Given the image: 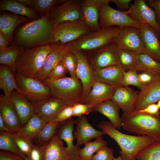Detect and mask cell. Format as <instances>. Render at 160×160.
<instances>
[{
  "mask_svg": "<svg viewBox=\"0 0 160 160\" xmlns=\"http://www.w3.org/2000/svg\"><path fill=\"white\" fill-rule=\"evenodd\" d=\"M123 129L140 136H148L160 141V115H154L137 111L121 116Z\"/></svg>",
  "mask_w": 160,
  "mask_h": 160,
  "instance_id": "3",
  "label": "cell"
},
{
  "mask_svg": "<svg viewBox=\"0 0 160 160\" xmlns=\"http://www.w3.org/2000/svg\"><path fill=\"white\" fill-rule=\"evenodd\" d=\"M25 160H28V159L27 158H26L25 159Z\"/></svg>",
  "mask_w": 160,
  "mask_h": 160,
  "instance_id": "59",
  "label": "cell"
},
{
  "mask_svg": "<svg viewBox=\"0 0 160 160\" xmlns=\"http://www.w3.org/2000/svg\"><path fill=\"white\" fill-rule=\"evenodd\" d=\"M0 149L11 153L24 159L27 158V156L20 149L15 142L5 132H0Z\"/></svg>",
  "mask_w": 160,
  "mask_h": 160,
  "instance_id": "38",
  "label": "cell"
},
{
  "mask_svg": "<svg viewBox=\"0 0 160 160\" xmlns=\"http://www.w3.org/2000/svg\"><path fill=\"white\" fill-rule=\"evenodd\" d=\"M65 0H31V7L38 12L41 16L49 14L55 7L64 2Z\"/></svg>",
  "mask_w": 160,
  "mask_h": 160,
  "instance_id": "37",
  "label": "cell"
},
{
  "mask_svg": "<svg viewBox=\"0 0 160 160\" xmlns=\"http://www.w3.org/2000/svg\"><path fill=\"white\" fill-rule=\"evenodd\" d=\"M94 80L108 84L115 89L123 86L125 71L119 65L93 71Z\"/></svg>",
  "mask_w": 160,
  "mask_h": 160,
  "instance_id": "19",
  "label": "cell"
},
{
  "mask_svg": "<svg viewBox=\"0 0 160 160\" xmlns=\"http://www.w3.org/2000/svg\"><path fill=\"white\" fill-rule=\"evenodd\" d=\"M55 26L49 14L41 17L21 27L12 39V45L21 50L54 44Z\"/></svg>",
  "mask_w": 160,
  "mask_h": 160,
  "instance_id": "1",
  "label": "cell"
},
{
  "mask_svg": "<svg viewBox=\"0 0 160 160\" xmlns=\"http://www.w3.org/2000/svg\"><path fill=\"white\" fill-rule=\"evenodd\" d=\"M20 50L12 45L0 49V63L6 65L14 72L17 56Z\"/></svg>",
  "mask_w": 160,
  "mask_h": 160,
  "instance_id": "36",
  "label": "cell"
},
{
  "mask_svg": "<svg viewBox=\"0 0 160 160\" xmlns=\"http://www.w3.org/2000/svg\"><path fill=\"white\" fill-rule=\"evenodd\" d=\"M73 52L77 63L76 76L81 81L83 88V95L80 103H81L89 94L94 81L93 71L84 52L78 51Z\"/></svg>",
  "mask_w": 160,
  "mask_h": 160,
  "instance_id": "14",
  "label": "cell"
},
{
  "mask_svg": "<svg viewBox=\"0 0 160 160\" xmlns=\"http://www.w3.org/2000/svg\"><path fill=\"white\" fill-rule=\"evenodd\" d=\"M52 45V48L45 59L42 68L35 78L42 81L47 79L51 71L68 51L65 44H54Z\"/></svg>",
  "mask_w": 160,
  "mask_h": 160,
  "instance_id": "22",
  "label": "cell"
},
{
  "mask_svg": "<svg viewBox=\"0 0 160 160\" xmlns=\"http://www.w3.org/2000/svg\"><path fill=\"white\" fill-rule=\"evenodd\" d=\"M73 116L78 117L88 115L93 111L90 106L81 103H77L73 106Z\"/></svg>",
  "mask_w": 160,
  "mask_h": 160,
  "instance_id": "46",
  "label": "cell"
},
{
  "mask_svg": "<svg viewBox=\"0 0 160 160\" xmlns=\"http://www.w3.org/2000/svg\"><path fill=\"white\" fill-rule=\"evenodd\" d=\"M58 122L51 121L47 123L37 135L35 138L37 144L43 145L48 142L55 135Z\"/></svg>",
  "mask_w": 160,
  "mask_h": 160,
  "instance_id": "39",
  "label": "cell"
},
{
  "mask_svg": "<svg viewBox=\"0 0 160 160\" xmlns=\"http://www.w3.org/2000/svg\"><path fill=\"white\" fill-rule=\"evenodd\" d=\"M46 123L45 121L35 113L16 133L19 135L33 139Z\"/></svg>",
  "mask_w": 160,
  "mask_h": 160,
  "instance_id": "32",
  "label": "cell"
},
{
  "mask_svg": "<svg viewBox=\"0 0 160 160\" xmlns=\"http://www.w3.org/2000/svg\"><path fill=\"white\" fill-rule=\"evenodd\" d=\"M113 160H124L121 156H119L117 158L114 157Z\"/></svg>",
  "mask_w": 160,
  "mask_h": 160,
  "instance_id": "57",
  "label": "cell"
},
{
  "mask_svg": "<svg viewBox=\"0 0 160 160\" xmlns=\"http://www.w3.org/2000/svg\"><path fill=\"white\" fill-rule=\"evenodd\" d=\"M10 44L8 39L0 32V49L9 47Z\"/></svg>",
  "mask_w": 160,
  "mask_h": 160,
  "instance_id": "54",
  "label": "cell"
},
{
  "mask_svg": "<svg viewBox=\"0 0 160 160\" xmlns=\"http://www.w3.org/2000/svg\"><path fill=\"white\" fill-rule=\"evenodd\" d=\"M139 92L129 86H121L115 89L111 100L122 110L123 113H131L134 111V105Z\"/></svg>",
  "mask_w": 160,
  "mask_h": 160,
  "instance_id": "24",
  "label": "cell"
},
{
  "mask_svg": "<svg viewBox=\"0 0 160 160\" xmlns=\"http://www.w3.org/2000/svg\"><path fill=\"white\" fill-rule=\"evenodd\" d=\"M157 104L158 105L160 109V99L157 102Z\"/></svg>",
  "mask_w": 160,
  "mask_h": 160,
  "instance_id": "58",
  "label": "cell"
},
{
  "mask_svg": "<svg viewBox=\"0 0 160 160\" xmlns=\"http://www.w3.org/2000/svg\"><path fill=\"white\" fill-rule=\"evenodd\" d=\"M0 88L4 91L5 96L8 98L10 97L14 89L22 94L13 72L7 66L2 65L0 66Z\"/></svg>",
  "mask_w": 160,
  "mask_h": 160,
  "instance_id": "31",
  "label": "cell"
},
{
  "mask_svg": "<svg viewBox=\"0 0 160 160\" xmlns=\"http://www.w3.org/2000/svg\"><path fill=\"white\" fill-rule=\"evenodd\" d=\"M141 53L119 48L120 65L125 72L137 71L139 56Z\"/></svg>",
  "mask_w": 160,
  "mask_h": 160,
  "instance_id": "33",
  "label": "cell"
},
{
  "mask_svg": "<svg viewBox=\"0 0 160 160\" xmlns=\"http://www.w3.org/2000/svg\"><path fill=\"white\" fill-rule=\"evenodd\" d=\"M159 37H160V34H159Z\"/></svg>",
  "mask_w": 160,
  "mask_h": 160,
  "instance_id": "60",
  "label": "cell"
},
{
  "mask_svg": "<svg viewBox=\"0 0 160 160\" xmlns=\"http://www.w3.org/2000/svg\"><path fill=\"white\" fill-rule=\"evenodd\" d=\"M0 114L6 126L14 133L22 127L19 116L9 98L4 94L0 96Z\"/></svg>",
  "mask_w": 160,
  "mask_h": 160,
  "instance_id": "25",
  "label": "cell"
},
{
  "mask_svg": "<svg viewBox=\"0 0 160 160\" xmlns=\"http://www.w3.org/2000/svg\"><path fill=\"white\" fill-rule=\"evenodd\" d=\"M145 1L147 4L155 11L157 21L160 25V0Z\"/></svg>",
  "mask_w": 160,
  "mask_h": 160,
  "instance_id": "51",
  "label": "cell"
},
{
  "mask_svg": "<svg viewBox=\"0 0 160 160\" xmlns=\"http://www.w3.org/2000/svg\"><path fill=\"white\" fill-rule=\"evenodd\" d=\"M61 61L70 74L71 77L77 78L76 75L77 63L73 53L69 51L67 52L63 57Z\"/></svg>",
  "mask_w": 160,
  "mask_h": 160,
  "instance_id": "42",
  "label": "cell"
},
{
  "mask_svg": "<svg viewBox=\"0 0 160 160\" xmlns=\"http://www.w3.org/2000/svg\"><path fill=\"white\" fill-rule=\"evenodd\" d=\"M33 104L35 113L46 123L52 121L59 113L68 106L62 100L52 97Z\"/></svg>",
  "mask_w": 160,
  "mask_h": 160,
  "instance_id": "20",
  "label": "cell"
},
{
  "mask_svg": "<svg viewBox=\"0 0 160 160\" xmlns=\"http://www.w3.org/2000/svg\"><path fill=\"white\" fill-rule=\"evenodd\" d=\"M43 82L49 87L52 97L62 100L68 106L80 103L83 88L81 81L77 78L47 79Z\"/></svg>",
  "mask_w": 160,
  "mask_h": 160,
  "instance_id": "5",
  "label": "cell"
},
{
  "mask_svg": "<svg viewBox=\"0 0 160 160\" xmlns=\"http://www.w3.org/2000/svg\"><path fill=\"white\" fill-rule=\"evenodd\" d=\"M7 134L15 142L20 149L27 156L35 145L31 138L21 136L16 133H7Z\"/></svg>",
  "mask_w": 160,
  "mask_h": 160,
  "instance_id": "41",
  "label": "cell"
},
{
  "mask_svg": "<svg viewBox=\"0 0 160 160\" xmlns=\"http://www.w3.org/2000/svg\"><path fill=\"white\" fill-rule=\"evenodd\" d=\"M99 22L100 29L112 26H118L121 28L126 27H132L138 29L141 24L131 18L129 15V11H122L116 9L108 4L100 7Z\"/></svg>",
  "mask_w": 160,
  "mask_h": 160,
  "instance_id": "8",
  "label": "cell"
},
{
  "mask_svg": "<svg viewBox=\"0 0 160 160\" xmlns=\"http://www.w3.org/2000/svg\"><path fill=\"white\" fill-rule=\"evenodd\" d=\"M92 32L82 20L56 25L54 44H65L75 41Z\"/></svg>",
  "mask_w": 160,
  "mask_h": 160,
  "instance_id": "10",
  "label": "cell"
},
{
  "mask_svg": "<svg viewBox=\"0 0 160 160\" xmlns=\"http://www.w3.org/2000/svg\"><path fill=\"white\" fill-rule=\"evenodd\" d=\"M120 108L111 100L99 104L93 108V111L107 117L117 129L122 127V122L119 116Z\"/></svg>",
  "mask_w": 160,
  "mask_h": 160,
  "instance_id": "29",
  "label": "cell"
},
{
  "mask_svg": "<svg viewBox=\"0 0 160 160\" xmlns=\"http://www.w3.org/2000/svg\"><path fill=\"white\" fill-rule=\"evenodd\" d=\"M160 99V74H157L153 81L139 91L134 105V111L156 103Z\"/></svg>",
  "mask_w": 160,
  "mask_h": 160,
  "instance_id": "17",
  "label": "cell"
},
{
  "mask_svg": "<svg viewBox=\"0 0 160 160\" xmlns=\"http://www.w3.org/2000/svg\"><path fill=\"white\" fill-rule=\"evenodd\" d=\"M28 160H43L42 146L36 144L27 156Z\"/></svg>",
  "mask_w": 160,
  "mask_h": 160,
  "instance_id": "48",
  "label": "cell"
},
{
  "mask_svg": "<svg viewBox=\"0 0 160 160\" xmlns=\"http://www.w3.org/2000/svg\"><path fill=\"white\" fill-rule=\"evenodd\" d=\"M9 98L17 112L22 126L35 113L33 104L16 90L13 91Z\"/></svg>",
  "mask_w": 160,
  "mask_h": 160,
  "instance_id": "27",
  "label": "cell"
},
{
  "mask_svg": "<svg viewBox=\"0 0 160 160\" xmlns=\"http://www.w3.org/2000/svg\"><path fill=\"white\" fill-rule=\"evenodd\" d=\"M137 71H147L156 75L160 74V62L148 55L141 53L139 56Z\"/></svg>",
  "mask_w": 160,
  "mask_h": 160,
  "instance_id": "35",
  "label": "cell"
},
{
  "mask_svg": "<svg viewBox=\"0 0 160 160\" xmlns=\"http://www.w3.org/2000/svg\"><path fill=\"white\" fill-rule=\"evenodd\" d=\"M24 158L8 151L1 150L0 160H25Z\"/></svg>",
  "mask_w": 160,
  "mask_h": 160,
  "instance_id": "53",
  "label": "cell"
},
{
  "mask_svg": "<svg viewBox=\"0 0 160 160\" xmlns=\"http://www.w3.org/2000/svg\"><path fill=\"white\" fill-rule=\"evenodd\" d=\"M97 127L113 139L119 146L124 160H137L139 153L156 140L148 136H133L123 133L109 121H102Z\"/></svg>",
  "mask_w": 160,
  "mask_h": 160,
  "instance_id": "2",
  "label": "cell"
},
{
  "mask_svg": "<svg viewBox=\"0 0 160 160\" xmlns=\"http://www.w3.org/2000/svg\"><path fill=\"white\" fill-rule=\"evenodd\" d=\"M0 130L9 133H14V132L8 129L5 124L3 119L0 114Z\"/></svg>",
  "mask_w": 160,
  "mask_h": 160,
  "instance_id": "55",
  "label": "cell"
},
{
  "mask_svg": "<svg viewBox=\"0 0 160 160\" xmlns=\"http://www.w3.org/2000/svg\"><path fill=\"white\" fill-rule=\"evenodd\" d=\"M139 30L145 54L160 62V38L158 33L146 24H141Z\"/></svg>",
  "mask_w": 160,
  "mask_h": 160,
  "instance_id": "18",
  "label": "cell"
},
{
  "mask_svg": "<svg viewBox=\"0 0 160 160\" xmlns=\"http://www.w3.org/2000/svg\"><path fill=\"white\" fill-rule=\"evenodd\" d=\"M14 74L22 94L33 103H38L52 97L49 87L36 78Z\"/></svg>",
  "mask_w": 160,
  "mask_h": 160,
  "instance_id": "7",
  "label": "cell"
},
{
  "mask_svg": "<svg viewBox=\"0 0 160 160\" xmlns=\"http://www.w3.org/2000/svg\"><path fill=\"white\" fill-rule=\"evenodd\" d=\"M156 75L147 71H142L137 74L140 81L144 85L153 81Z\"/></svg>",
  "mask_w": 160,
  "mask_h": 160,
  "instance_id": "49",
  "label": "cell"
},
{
  "mask_svg": "<svg viewBox=\"0 0 160 160\" xmlns=\"http://www.w3.org/2000/svg\"><path fill=\"white\" fill-rule=\"evenodd\" d=\"M18 1L27 6L31 7V0H17Z\"/></svg>",
  "mask_w": 160,
  "mask_h": 160,
  "instance_id": "56",
  "label": "cell"
},
{
  "mask_svg": "<svg viewBox=\"0 0 160 160\" xmlns=\"http://www.w3.org/2000/svg\"><path fill=\"white\" fill-rule=\"evenodd\" d=\"M68 72L66 68L60 61L50 72L47 79H59L65 77Z\"/></svg>",
  "mask_w": 160,
  "mask_h": 160,
  "instance_id": "45",
  "label": "cell"
},
{
  "mask_svg": "<svg viewBox=\"0 0 160 160\" xmlns=\"http://www.w3.org/2000/svg\"><path fill=\"white\" fill-rule=\"evenodd\" d=\"M132 1L131 0H111V2L116 5L119 10L126 11L129 9Z\"/></svg>",
  "mask_w": 160,
  "mask_h": 160,
  "instance_id": "52",
  "label": "cell"
},
{
  "mask_svg": "<svg viewBox=\"0 0 160 160\" xmlns=\"http://www.w3.org/2000/svg\"><path fill=\"white\" fill-rule=\"evenodd\" d=\"M76 124L74 136L76 141V145L78 147L92 139L102 137L106 135L102 130H98L93 127L84 115L78 117L76 120Z\"/></svg>",
  "mask_w": 160,
  "mask_h": 160,
  "instance_id": "21",
  "label": "cell"
},
{
  "mask_svg": "<svg viewBox=\"0 0 160 160\" xmlns=\"http://www.w3.org/2000/svg\"><path fill=\"white\" fill-rule=\"evenodd\" d=\"M73 116V106H67L62 109L52 121L59 122L71 118Z\"/></svg>",
  "mask_w": 160,
  "mask_h": 160,
  "instance_id": "47",
  "label": "cell"
},
{
  "mask_svg": "<svg viewBox=\"0 0 160 160\" xmlns=\"http://www.w3.org/2000/svg\"><path fill=\"white\" fill-rule=\"evenodd\" d=\"M82 148H79V157L80 160H91L94 154L100 148L107 145V142L102 138L99 137L93 141H90L85 143Z\"/></svg>",
  "mask_w": 160,
  "mask_h": 160,
  "instance_id": "34",
  "label": "cell"
},
{
  "mask_svg": "<svg viewBox=\"0 0 160 160\" xmlns=\"http://www.w3.org/2000/svg\"><path fill=\"white\" fill-rule=\"evenodd\" d=\"M49 15L55 25L63 23L81 20L80 0H65L63 3L53 8Z\"/></svg>",
  "mask_w": 160,
  "mask_h": 160,
  "instance_id": "11",
  "label": "cell"
},
{
  "mask_svg": "<svg viewBox=\"0 0 160 160\" xmlns=\"http://www.w3.org/2000/svg\"><path fill=\"white\" fill-rule=\"evenodd\" d=\"M113 150L105 145L99 149L94 155L91 160H113Z\"/></svg>",
  "mask_w": 160,
  "mask_h": 160,
  "instance_id": "44",
  "label": "cell"
},
{
  "mask_svg": "<svg viewBox=\"0 0 160 160\" xmlns=\"http://www.w3.org/2000/svg\"><path fill=\"white\" fill-rule=\"evenodd\" d=\"M29 19L25 17L16 14L1 12L0 32L11 44L13 33L15 28L20 24Z\"/></svg>",
  "mask_w": 160,
  "mask_h": 160,
  "instance_id": "28",
  "label": "cell"
},
{
  "mask_svg": "<svg viewBox=\"0 0 160 160\" xmlns=\"http://www.w3.org/2000/svg\"><path fill=\"white\" fill-rule=\"evenodd\" d=\"M137 160H160V141H156L140 151Z\"/></svg>",
  "mask_w": 160,
  "mask_h": 160,
  "instance_id": "40",
  "label": "cell"
},
{
  "mask_svg": "<svg viewBox=\"0 0 160 160\" xmlns=\"http://www.w3.org/2000/svg\"><path fill=\"white\" fill-rule=\"evenodd\" d=\"M111 2V0H80L82 20L92 31L100 29V7Z\"/></svg>",
  "mask_w": 160,
  "mask_h": 160,
  "instance_id": "15",
  "label": "cell"
},
{
  "mask_svg": "<svg viewBox=\"0 0 160 160\" xmlns=\"http://www.w3.org/2000/svg\"><path fill=\"white\" fill-rule=\"evenodd\" d=\"M159 109L157 104L155 103L150 104L144 108L137 111L150 115L158 116L160 115Z\"/></svg>",
  "mask_w": 160,
  "mask_h": 160,
  "instance_id": "50",
  "label": "cell"
},
{
  "mask_svg": "<svg viewBox=\"0 0 160 160\" xmlns=\"http://www.w3.org/2000/svg\"><path fill=\"white\" fill-rule=\"evenodd\" d=\"M42 147L43 160H80L79 156L71 153L55 135Z\"/></svg>",
  "mask_w": 160,
  "mask_h": 160,
  "instance_id": "16",
  "label": "cell"
},
{
  "mask_svg": "<svg viewBox=\"0 0 160 160\" xmlns=\"http://www.w3.org/2000/svg\"><path fill=\"white\" fill-rule=\"evenodd\" d=\"M76 124V120L70 118L58 122L56 128L55 135L60 140L65 142L67 148L73 155L79 156V147L74 144V127Z\"/></svg>",
  "mask_w": 160,
  "mask_h": 160,
  "instance_id": "26",
  "label": "cell"
},
{
  "mask_svg": "<svg viewBox=\"0 0 160 160\" xmlns=\"http://www.w3.org/2000/svg\"><path fill=\"white\" fill-rule=\"evenodd\" d=\"M129 15L133 19L141 24H146L160 33V25L156 19L154 10L150 7L145 0H135L130 4Z\"/></svg>",
  "mask_w": 160,
  "mask_h": 160,
  "instance_id": "12",
  "label": "cell"
},
{
  "mask_svg": "<svg viewBox=\"0 0 160 160\" xmlns=\"http://www.w3.org/2000/svg\"><path fill=\"white\" fill-rule=\"evenodd\" d=\"M121 28L112 26L90 32L73 42L65 44L68 51L88 52L96 50L112 42Z\"/></svg>",
  "mask_w": 160,
  "mask_h": 160,
  "instance_id": "6",
  "label": "cell"
},
{
  "mask_svg": "<svg viewBox=\"0 0 160 160\" xmlns=\"http://www.w3.org/2000/svg\"><path fill=\"white\" fill-rule=\"evenodd\" d=\"M0 9L10 12L15 14L36 20L41 17L33 9L15 0H2L0 2Z\"/></svg>",
  "mask_w": 160,
  "mask_h": 160,
  "instance_id": "30",
  "label": "cell"
},
{
  "mask_svg": "<svg viewBox=\"0 0 160 160\" xmlns=\"http://www.w3.org/2000/svg\"><path fill=\"white\" fill-rule=\"evenodd\" d=\"M113 42L119 48L145 53L138 28L130 26L121 28Z\"/></svg>",
  "mask_w": 160,
  "mask_h": 160,
  "instance_id": "13",
  "label": "cell"
},
{
  "mask_svg": "<svg viewBox=\"0 0 160 160\" xmlns=\"http://www.w3.org/2000/svg\"><path fill=\"white\" fill-rule=\"evenodd\" d=\"M85 52L93 71L120 65L119 48L113 42L100 49Z\"/></svg>",
  "mask_w": 160,
  "mask_h": 160,
  "instance_id": "9",
  "label": "cell"
},
{
  "mask_svg": "<svg viewBox=\"0 0 160 160\" xmlns=\"http://www.w3.org/2000/svg\"><path fill=\"white\" fill-rule=\"evenodd\" d=\"M115 90V88L108 84L94 80L89 94L81 103L93 108L99 104L111 100Z\"/></svg>",
  "mask_w": 160,
  "mask_h": 160,
  "instance_id": "23",
  "label": "cell"
},
{
  "mask_svg": "<svg viewBox=\"0 0 160 160\" xmlns=\"http://www.w3.org/2000/svg\"><path fill=\"white\" fill-rule=\"evenodd\" d=\"M52 47V44H48L20 50L13 72L22 76L35 78Z\"/></svg>",
  "mask_w": 160,
  "mask_h": 160,
  "instance_id": "4",
  "label": "cell"
},
{
  "mask_svg": "<svg viewBox=\"0 0 160 160\" xmlns=\"http://www.w3.org/2000/svg\"><path fill=\"white\" fill-rule=\"evenodd\" d=\"M137 71H132L125 72L124 74L123 86H129L133 85L142 89L145 86L140 81Z\"/></svg>",
  "mask_w": 160,
  "mask_h": 160,
  "instance_id": "43",
  "label": "cell"
}]
</instances>
